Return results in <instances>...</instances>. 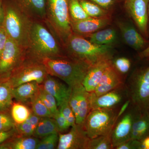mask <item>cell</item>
<instances>
[{"label": "cell", "instance_id": "obj_1", "mask_svg": "<svg viewBox=\"0 0 149 149\" xmlns=\"http://www.w3.org/2000/svg\"><path fill=\"white\" fill-rule=\"evenodd\" d=\"M38 61L44 65L48 74L58 77L71 88L82 84L91 66L71 57L45 58Z\"/></svg>", "mask_w": 149, "mask_h": 149}, {"label": "cell", "instance_id": "obj_2", "mask_svg": "<svg viewBox=\"0 0 149 149\" xmlns=\"http://www.w3.org/2000/svg\"><path fill=\"white\" fill-rule=\"evenodd\" d=\"M65 41L70 57L84 62L89 65L103 60L112 59L111 45H95L73 32Z\"/></svg>", "mask_w": 149, "mask_h": 149}, {"label": "cell", "instance_id": "obj_3", "mask_svg": "<svg viewBox=\"0 0 149 149\" xmlns=\"http://www.w3.org/2000/svg\"><path fill=\"white\" fill-rule=\"evenodd\" d=\"M28 49L37 60L63 57L60 46L54 37L40 22H32Z\"/></svg>", "mask_w": 149, "mask_h": 149}, {"label": "cell", "instance_id": "obj_4", "mask_svg": "<svg viewBox=\"0 0 149 149\" xmlns=\"http://www.w3.org/2000/svg\"><path fill=\"white\" fill-rule=\"evenodd\" d=\"M22 11L12 6L4 10L3 27L8 37L14 40L22 49H28L32 22Z\"/></svg>", "mask_w": 149, "mask_h": 149}, {"label": "cell", "instance_id": "obj_5", "mask_svg": "<svg viewBox=\"0 0 149 149\" xmlns=\"http://www.w3.org/2000/svg\"><path fill=\"white\" fill-rule=\"evenodd\" d=\"M117 116L113 109L91 110L84 124L87 136L93 139L111 133L118 120Z\"/></svg>", "mask_w": 149, "mask_h": 149}, {"label": "cell", "instance_id": "obj_6", "mask_svg": "<svg viewBox=\"0 0 149 149\" xmlns=\"http://www.w3.org/2000/svg\"><path fill=\"white\" fill-rule=\"evenodd\" d=\"M128 91L133 105L141 111H149V65L134 72Z\"/></svg>", "mask_w": 149, "mask_h": 149}, {"label": "cell", "instance_id": "obj_7", "mask_svg": "<svg viewBox=\"0 0 149 149\" xmlns=\"http://www.w3.org/2000/svg\"><path fill=\"white\" fill-rule=\"evenodd\" d=\"M47 15L60 37L66 40L72 33L68 0H48Z\"/></svg>", "mask_w": 149, "mask_h": 149}, {"label": "cell", "instance_id": "obj_8", "mask_svg": "<svg viewBox=\"0 0 149 149\" xmlns=\"http://www.w3.org/2000/svg\"><path fill=\"white\" fill-rule=\"evenodd\" d=\"M48 74L44 65L35 59L19 64L8 80L13 88L28 82H36L40 85Z\"/></svg>", "mask_w": 149, "mask_h": 149}, {"label": "cell", "instance_id": "obj_9", "mask_svg": "<svg viewBox=\"0 0 149 149\" xmlns=\"http://www.w3.org/2000/svg\"><path fill=\"white\" fill-rule=\"evenodd\" d=\"M70 96V105L74 113L77 125L84 126L86 117L91 110V93L82 84L72 87Z\"/></svg>", "mask_w": 149, "mask_h": 149}, {"label": "cell", "instance_id": "obj_10", "mask_svg": "<svg viewBox=\"0 0 149 149\" xmlns=\"http://www.w3.org/2000/svg\"><path fill=\"white\" fill-rule=\"evenodd\" d=\"M149 0H125V7L139 32L145 38L148 35V6Z\"/></svg>", "mask_w": 149, "mask_h": 149}, {"label": "cell", "instance_id": "obj_11", "mask_svg": "<svg viewBox=\"0 0 149 149\" xmlns=\"http://www.w3.org/2000/svg\"><path fill=\"white\" fill-rule=\"evenodd\" d=\"M133 106V109L124 113L113 128L111 138L113 149L119 144L130 140L133 121L141 111L138 107Z\"/></svg>", "mask_w": 149, "mask_h": 149}, {"label": "cell", "instance_id": "obj_12", "mask_svg": "<svg viewBox=\"0 0 149 149\" xmlns=\"http://www.w3.org/2000/svg\"><path fill=\"white\" fill-rule=\"evenodd\" d=\"M90 138L84 126L76 124L68 133L59 134L57 149H88Z\"/></svg>", "mask_w": 149, "mask_h": 149}, {"label": "cell", "instance_id": "obj_13", "mask_svg": "<svg viewBox=\"0 0 149 149\" xmlns=\"http://www.w3.org/2000/svg\"><path fill=\"white\" fill-rule=\"evenodd\" d=\"M24 50L16 42L8 37L0 56V73L10 72L18 66L23 57Z\"/></svg>", "mask_w": 149, "mask_h": 149}, {"label": "cell", "instance_id": "obj_14", "mask_svg": "<svg viewBox=\"0 0 149 149\" xmlns=\"http://www.w3.org/2000/svg\"><path fill=\"white\" fill-rule=\"evenodd\" d=\"M109 17L94 18L89 17L79 20L70 19V24L72 32L80 36H89L106 27L110 22Z\"/></svg>", "mask_w": 149, "mask_h": 149}, {"label": "cell", "instance_id": "obj_15", "mask_svg": "<svg viewBox=\"0 0 149 149\" xmlns=\"http://www.w3.org/2000/svg\"><path fill=\"white\" fill-rule=\"evenodd\" d=\"M126 94L123 86L101 95L91 93V110L97 109H113L122 102Z\"/></svg>", "mask_w": 149, "mask_h": 149}, {"label": "cell", "instance_id": "obj_16", "mask_svg": "<svg viewBox=\"0 0 149 149\" xmlns=\"http://www.w3.org/2000/svg\"><path fill=\"white\" fill-rule=\"evenodd\" d=\"M123 86L120 72L117 71L113 63L108 67L101 80L93 93L98 96Z\"/></svg>", "mask_w": 149, "mask_h": 149}, {"label": "cell", "instance_id": "obj_17", "mask_svg": "<svg viewBox=\"0 0 149 149\" xmlns=\"http://www.w3.org/2000/svg\"><path fill=\"white\" fill-rule=\"evenodd\" d=\"M112 63V59H107L101 61L90 66L82 83L86 91L90 93L94 92L106 70Z\"/></svg>", "mask_w": 149, "mask_h": 149}, {"label": "cell", "instance_id": "obj_18", "mask_svg": "<svg viewBox=\"0 0 149 149\" xmlns=\"http://www.w3.org/2000/svg\"><path fill=\"white\" fill-rule=\"evenodd\" d=\"M118 25L123 40L130 47L140 52L148 46L146 38L132 24L128 22H119Z\"/></svg>", "mask_w": 149, "mask_h": 149}, {"label": "cell", "instance_id": "obj_19", "mask_svg": "<svg viewBox=\"0 0 149 149\" xmlns=\"http://www.w3.org/2000/svg\"><path fill=\"white\" fill-rule=\"evenodd\" d=\"M43 88L54 97L58 107L69 99L72 88L48 74L42 84Z\"/></svg>", "mask_w": 149, "mask_h": 149}, {"label": "cell", "instance_id": "obj_20", "mask_svg": "<svg viewBox=\"0 0 149 149\" xmlns=\"http://www.w3.org/2000/svg\"><path fill=\"white\" fill-rule=\"evenodd\" d=\"M20 9L29 18L36 19L46 18V0H17Z\"/></svg>", "mask_w": 149, "mask_h": 149}, {"label": "cell", "instance_id": "obj_21", "mask_svg": "<svg viewBox=\"0 0 149 149\" xmlns=\"http://www.w3.org/2000/svg\"><path fill=\"white\" fill-rule=\"evenodd\" d=\"M149 135V111H141L133 121L130 139L141 141Z\"/></svg>", "mask_w": 149, "mask_h": 149}, {"label": "cell", "instance_id": "obj_22", "mask_svg": "<svg viewBox=\"0 0 149 149\" xmlns=\"http://www.w3.org/2000/svg\"><path fill=\"white\" fill-rule=\"evenodd\" d=\"M40 84L36 82H28L13 88L14 98L19 102L25 103L29 101L38 92Z\"/></svg>", "mask_w": 149, "mask_h": 149}, {"label": "cell", "instance_id": "obj_23", "mask_svg": "<svg viewBox=\"0 0 149 149\" xmlns=\"http://www.w3.org/2000/svg\"><path fill=\"white\" fill-rule=\"evenodd\" d=\"M89 41L95 45H111L117 38L116 32L113 28L99 30L89 35Z\"/></svg>", "mask_w": 149, "mask_h": 149}, {"label": "cell", "instance_id": "obj_24", "mask_svg": "<svg viewBox=\"0 0 149 149\" xmlns=\"http://www.w3.org/2000/svg\"><path fill=\"white\" fill-rule=\"evenodd\" d=\"M59 131L55 120L53 118H40L33 136L37 138H42Z\"/></svg>", "mask_w": 149, "mask_h": 149}, {"label": "cell", "instance_id": "obj_25", "mask_svg": "<svg viewBox=\"0 0 149 149\" xmlns=\"http://www.w3.org/2000/svg\"><path fill=\"white\" fill-rule=\"evenodd\" d=\"M39 142L35 136H19L3 148L12 149H35Z\"/></svg>", "mask_w": 149, "mask_h": 149}, {"label": "cell", "instance_id": "obj_26", "mask_svg": "<svg viewBox=\"0 0 149 149\" xmlns=\"http://www.w3.org/2000/svg\"><path fill=\"white\" fill-rule=\"evenodd\" d=\"M12 89L8 80L0 83V111H4L12 106Z\"/></svg>", "mask_w": 149, "mask_h": 149}, {"label": "cell", "instance_id": "obj_27", "mask_svg": "<svg viewBox=\"0 0 149 149\" xmlns=\"http://www.w3.org/2000/svg\"><path fill=\"white\" fill-rule=\"evenodd\" d=\"M11 112V117L16 125L27 120L32 113L27 106L19 102L13 103Z\"/></svg>", "mask_w": 149, "mask_h": 149}, {"label": "cell", "instance_id": "obj_28", "mask_svg": "<svg viewBox=\"0 0 149 149\" xmlns=\"http://www.w3.org/2000/svg\"><path fill=\"white\" fill-rule=\"evenodd\" d=\"M40 117L32 112L27 120L17 125L18 133L21 136H33Z\"/></svg>", "mask_w": 149, "mask_h": 149}, {"label": "cell", "instance_id": "obj_29", "mask_svg": "<svg viewBox=\"0 0 149 149\" xmlns=\"http://www.w3.org/2000/svg\"><path fill=\"white\" fill-rule=\"evenodd\" d=\"M82 7L90 17L94 18L109 17V13L106 10L88 0H79Z\"/></svg>", "mask_w": 149, "mask_h": 149}, {"label": "cell", "instance_id": "obj_30", "mask_svg": "<svg viewBox=\"0 0 149 149\" xmlns=\"http://www.w3.org/2000/svg\"><path fill=\"white\" fill-rule=\"evenodd\" d=\"M38 92L30 101L32 113L40 118H53L52 113L40 98Z\"/></svg>", "mask_w": 149, "mask_h": 149}, {"label": "cell", "instance_id": "obj_31", "mask_svg": "<svg viewBox=\"0 0 149 149\" xmlns=\"http://www.w3.org/2000/svg\"><path fill=\"white\" fill-rule=\"evenodd\" d=\"M111 133L93 139L90 138L88 149H113L112 143Z\"/></svg>", "mask_w": 149, "mask_h": 149}, {"label": "cell", "instance_id": "obj_32", "mask_svg": "<svg viewBox=\"0 0 149 149\" xmlns=\"http://www.w3.org/2000/svg\"><path fill=\"white\" fill-rule=\"evenodd\" d=\"M68 3L70 19L79 20L90 17L82 7L79 0H68Z\"/></svg>", "mask_w": 149, "mask_h": 149}, {"label": "cell", "instance_id": "obj_33", "mask_svg": "<svg viewBox=\"0 0 149 149\" xmlns=\"http://www.w3.org/2000/svg\"><path fill=\"white\" fill-rule=\"evenodd\" d=\"M38 93L40 98L54 116L59 111L56 99L43 88L42 84H40L39 86Z\"/></svg>", "mask_w": 149, "mask_h": 149}, {"label": "cell", "instance_id": "obj_34", "mask_svg": "<svg viewBox=\"0 0 149 149\" xmlns=\"http://www.w3.org/2000/svg\"><path fill=\"white\" fill-rule=\"evenodd\" d=\"M58 133H54L42 138L39 141L36 149H54L57 146Z\"/></svg>", "mask_w": 149, "mask_h": 149}, {"label": "cell", "instance_id": "obj_35", "mask_svg": "<svg viewBox=\"0 0 149 149\" xmlns=\"http://www.w3.org/2000/svg\"><path fill=\"white\" fill-rule=\"evenodd\" d=\"M59 107L60 111L69 123L71 127L76 125L75 116L70 105L69 100L63 102Z\"/></svg>", "mask_w": 149, "mask_h": 149}, {"label": "cell", "instance_id": "obj_36", "mask_svg": "<svg viewBox=\"0 0 149 149\" xmlns=\"http://www.w3.org/2000/svg\"><path fill=\"white\" fill-rule=\"evenodd\" d=\"M113 64L120 74H125L130 70L131 62L130 60L125 57H119L113 62Z\"/></svg>", "mask_w": 149, "mask_h": 149}, {"label": "cell", "instance_id": "obj_37", "mask_svg": "<svg viewBox=\"0 0 149 149\" xmlns=\"http://www.w3.org/2000/svg\"><path fill=\"white\" fill-rule=\"evenodd\" d=\"M12 118L3 111H0V131H7L13 129L15 126Z\"/></svg>", "mask_w": 149, "mask_h": 149}, {"label": "cell", "instance_id": "obj_38", "mask_svg": "<svg viewBox=\"0 0 149 149\" xmlns=\"http://www.w3.org/2000/svg\"><path fill=\"white\" fill-rule=\"evenodd\" d=\"M53 118L55 120L59 133H63L69 129L70 127H71L69 123L63 116L61 112L60 111L59 109L58 112L54 115Z\"/></svg>", "mask_w": 149, "mask_h": 149}, {"label": "cell", "instance_id": "obj_39", "mask_svg": "<svg viewBox=\"0 0 149 149\" xmlns=\"http://www.w3.org/2000/svg\"><path fill=\"white\" fill-rule=\"evenodd\" d=\"M115 149H141V141L130 139L119 144Z\"/></svg>", "mask_w": 149, "mask_h": 149}, {"label": "cell", "instance_id": "obj_40", "mask_svg": "<svg viewBox=\"0 0 149 149\" xmlns=\"http://www.w3.org/2000/svg\"><path fill=\"white\" fill-rule=\"evenodd\" d=\"M8 38V37L3 27H0V56L5 47Z\"/></svg>", "mask_w": 149, "mask_h": 149}, {"label": "cell", "instance_id": "obj_41", "mask_svg": "<svg viewBox=\"0 0 149 149\" xmlns=\"http://www.w3.org/2000/svg\"><path fill=\"white\" fill-rule=\"evenodd\" d=\"M102 8L105 9L109 8L114 3L116 0H88Z\"/></svg>", "mask_w": 149, "mask_h": 149}, {"label": "cell", "instance_id": "obj_42", "mask_svg": "<svg viewBox=\"0 0 149 149\" xmlns=\"http://www.w3.org/2000/svg\"><path fill=\"white\" fill-rule=\"evenodd\" d=\"M14 129L7 131H0V144L10 138L14 134Z\"/></svg>", "mask_w": 149, "mask_h": 149}, {"label": "cell", "instance_id": "obj_43", "mask_svg": "<svg viewBox=\"0 0 149 149\" xmlns=\"http://www.w3.org/2000/svg\"><path fill=\"white\" fill-rule=\"evenodd\" d=\"M130 102H131V101H130V99H129V100L125 101V103L123 104L120 110H119V112L117 113V120L119 119V118L121 117V116L125 113L126 110L127 109L128 107L129 106V105H130Z\"/></svg>", "mask_w": 149, "mask_h": 149}, {"label": "cell", "instance_id": "obj_44", "mask_svg": "<svg viewBox=\"0 0 149 149\" xmlns=\"http://www.w3.org/2000/svg\"><path fill=\"white\" fill-rule=\"evenodd\" d=\"M139 58L141 59L149 58V44L143 50L139 52Z\"/></svg>", "mask_w": 149, "mask_h": 149}, {"label": "cell", "instance_id": "obj_45", "mask_svg": "<svg viewBox=\"0 0 149 149\" xmlns=\"http://www.w3.org/2000/svg\"><path fill=\"white\" fill-rule=\"evenodd\" d=\"M141 149H149V135L141 141Z\"/></svg>", "mask_w": 149, "mask_h": 149}, {"label": "cell", "instance_id": "obj_46", "mask_svg": "<svg viewBox=\"0 0 149 149\" xmlns=\"http://www.w3.org/2000/svg\"><path fill=\"white\" fill-rule=\"evenodd\" d=\"M4 18V10L3 8L1 3L0 1V24L3 23Z\"/></svg>", "mask_w": 149, "mask_h": 149}, {"label": "cell", "instance_id": "obj_47", "mask_svg": "<svg viewBox=\"0 0 149 149\" xmlns=\"http://www.w3.org/2000/svg\"><path fill=\"white\" fill-rule=\"evenodd\" d=\"M148 35L149 36V2L148 6Z\"/></svg>", "mask_w": 149, "mask_h": 149}]
</instances>
